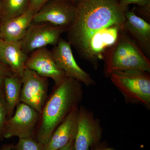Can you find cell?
Here are the masks:
<instances>
[{
    "label": "cell",
    "mask_w": 150,
    "mask_h": 150,
    "mask_svg": "<svg viewBox=\"0 0 150 150\" xmlns=\"http://www.w3.org/2000/svg\"><path fill=\"white\" fill-rule=\"evenodd\" d=\"M76 6L74 22L67 31L68 41L79 51L100 30L114 25H123L127 10L118 0H81Z\"/></svg>",
    "instance_id": "6da1fadb"
},
{
    "label": "cell",
    "mask_w": 150,
    "mask_h": 150,
    "mask_svg": "<svg viewBox=\"0 0 150 150\" xmlns=\"http://www.w3.org/2000/svg\"><path fill=\"white\" fill-rule=\"evenodd\" d=\"M83 97L81 83L72 78L67 77L54 86L40 113L33 139L46 144L59 124L79 107Z\"/></svg>",
    "instance_id": "7a4b0ae2"
},
{
    "label": "cell",
    "mask_w": 150,
    "mask_h": 150,
    "mask_svg": "<svg viewBox=\"0 0 150 150\" xmlns=\"http://www.w3.org/2000/svg\"><path fill=\"white\" fill-rule=\"evenodd\" d=\"M104 74L109 77L115 71L135 69L150 73V62L142 49L121 28L115 43L105 53Z\"/></svg>",
    "instance_id": "3957f363"
},
{
    "label": "cell",
    "mask_w": 150,
    "mask_h": 150,
    "mask_svg": "<svg viewBox=\"0 0 150 150\" xmlns=\"http://www.w3.org/2000/svg\"><path fill=\"white\" fill-rule=\"evenodd\" d=\"M150 73L141 70L115 71L110 80L127 102L150 108Z\"/></svg>",
    "instance_id": "277c9868"
},
{
    "label": "cell",
    "mask_w": 150,
    "mask_h": 150,
    "mask_svg": "<svg viewBox=\"0 0 150 150\" xmlns=\"http://www.w3.org/2000/svg\"><path fill=\"white\" fill-rule=\"evenodd\" d=\"M76 13L77 6L71 0H49L34 15L32 23H48L69 29Z\"/></svg>",
    "instance_id": "5b68a950"
},
{
    "label": "cell",
    "mask_w": 150,
    "mask_h": 150,
    "mask_svg": "<svg viewBox=\"0 0 150 150\" xmlns=\"http://www.w3.org/2000/svg\"><path fill=\"white\" fill-rule=\"evenodd\" d=\"M40 114L28 105L20 102L13 115L7 120L4 131V139L33 138Z\"/></svg>",
    "instance_id": "8992f818"
},
{
    "label": "cell",
    "mask_w": 150,
    "mask_h": 150,
    "mask_svg": "<svg viewBox=\"0 0 150 150\" xmlns=\"http://www.w3.org/2000/svg\"><path fill=\"white\" fill-rule=\"evenodd\" d=\"M67 28L48 23H32L19 43L25 54H28L38 49L49 45H56Z\"/></svg>",
    "instance_id": "52a82bcc"
},
{
    "label": "cell",
    "mask_w": 150,
    "mask_h": 150,
    "mask_svg": "<svg viewBox=\"0 0 150 150\" xmlns=\"http://www.w3.org/2000/svg\"><path fill=\"white\" fill-rule=\"evenodd\" d=\"M48 79L25 68L22 77L20 102L33 108L39 114L48 98Z\"/></svg>",
    "instance_id": "ba28073f"
},
{
    "label": "cell",
    "mask_w": 150,
    "mask_h": 150,
    "mask_svg": "<svg viewBox=\"0 0 150 150\" xmlns=\"http://www.w3.org/2000/svg\"><path fill=\"white\" fill-rule=\"evenodd\" d=\"M103 130L99 120L87 108L79 107L78 131L75 150H90L100 143Z\"/></svg>",
    "instance_id": "9c48e42d"
},
{
    "label": "cell",
    "mask_w": 150,
    "mask_h": 150,
    "mask_svg": "<svg viewBox=\"0 0 150 150\" xmlns=\"http://www.w3.org/2000/svg\"><path fill=\"white\" fill-rule=\"evenodd\" d=\"M123 25H114L96 33L79 52L96 67L98 62L104 59L106 52L115 43Z\"/></svg>",
    "instance_id": "30bf717a"
},
{
    "label": "cell",
    "mask_w": 150,
    "mask_h": 150,
    "mask_svg": "<svg viewBox=\"0 0 150 150\" xmlns=\"http://www.w3.org/2000/svg\"><path fill=\"white\" fill-rule=\"evenodd\" d=\"M51 52L57 65L64 71L67 77L74 79L87 86L95 84L91 76L76 62L69 41L61 38Z\"/></svg>",
    "instance_id": "8fae6325"
},
{
    "label": "cell",
    "mask_w": 150,
    "mask_h": 150,
    "mask_svg": "<svg viewBox=\"0 0 150 150\" xmlns=\"http://www.w3.org/2000/svg\"><path fill=\"white\" fill-rule=\"evenodd\" d=\"M25 68L34 71L43 77L51 78L55 85H58L65 80L67 75L54 60L51 51L46 47L33 51L28 56Z\"/></svg>",
    "instance_id": "7c38bea8"
},
{
    "label": "cell",
    "mask_w": 150,
    "mask_h": 150,
    "mask_svg": "<svg viewBox=\"0 0 150 150\" xmlns=\"http://www.w3.org/2000/svg\"><path fill=\"white\" fill-rule=\"evenodd\" d=\"M123 28L142 49L146 56L150 55V24L129 9L125 14Z\"/></svg>",
    "instance_id": "4fadbf2b"
},
{
    "label": "cell",
    "mask_w": 150,
    "mask_h": 150,
    "mask_svg": "<svg viewBox=\"0 0 150 150\" xmlns=\"http://www.w3.org/2000/svg\"><path fill=\"white\" fill-rule=\"evenodd\" d=\"M79 107L65 118L55 129L43 150H58L75 140L78 131Z\"/></svg>",
    "instance_id": "5bb4252c"
},
{
    "label": "cell",
    "mask_w": 150,
    "mask_h": 150,
    "mask_svg": "<svg viewBox=\"0 0 150 150\" xmlns=\"http://www.w3.org/2000/svg\"><path fill=\"white\" fill-rule=\"evenodd\" d=\"M28 57L19 42L0 39V61L7 66L14 74L23 77Z\"/></svg>",
    "instance_id": "9a60e30c"
},
{
    "label": "cell",
    "mask_w": 150,
    "mask_h": 150,
    "mask_svg": "<svg viewBox=\"0 0 150 150\" xmlns=\"http://www.w3.org/2000/svg\"><path fill=\"white\" fill-rule=\"evenodd\" d=\"M35 12L28 8L19 16L0 23V39L8 42H19L32 23Z\"/></svg>",
    "instance_id": "2e32d148"
},
{
    "label": "cell",
    "mask_w": 150,
    "mask_h": 150,
    "mask_svg": "<svg viewBox=\"0 0 150 150\" xmlns=\"http://www.w3.org/2000/svg\"><path fill=\"white\" fill-rule=\"evenodd\" d=\"M22 86V78L14 74L4 78V93L7 120L14 113L17 105L20 102L21 93Z\"/></svg>",
    "instance_id": "e0dca14e"
},
{
    "label": "cell",
    "mask_w": 150,
    "mask_h": 150,
    "mask_svg": "<svg viewBox=\"0 0 150 150\" xmlns=\"http://www.w3.org/2000/svg\"><path fill=\"white\" fill-rule=\"evenodd\" d=\"M29 7V0H2L0 23L25 13Z\"/></svg>",
    "instance_id": "ac0fdd59"
},
{
    "label": "cell",
    "mask_w": 150,
    "mask_h": 150,
    "mask_svg": "<svg viewBox=\"0 0 150 150\" xmlns=\"http://www.w3.org/2000/svg\"><path fill=\"white\" fill-rule=\"evenodd\" d=\"M12 150H43V144L33 138L19 139L16 144H14Z\"/></svg>",
    "instance_id": "d6986e66"
},
{
    "label": "cell",
    "mask_w": 150,
    "mask_h": 150,
    "mask_svg": "<svg viewBox=\"0 0 150 150\" xmlns=\"http://www.w3.org/2000/svg\"><path fill=\"white\" fill-rule=\"evenodd\" d=\"M7 120V112L4 96L0 97V141L4 139V131Z\"/></svg>",
    "instance_id": "ffe728a7"
},
{
    "label": "cell",
    "mask_w": 150,
    "mask_h": 150,
    "mask_svg": "<svg viewBox=\"0 0 150 150\" xmlns=\"http://www.w3.org/2000/svg\"><path fill=\"white\" fill-rule=\"evenodd\" d=\"M132 10L134 13L139 16H142V18L150 20V2L142 6L134 7Z\"/></svg>",
    "instance_id": "44dd1931"
},
{
    "label": "cell",
    "mask_w": 150,
    "mask_h": 150,
    "mask_svg": "<svg viewBox=\"0 0 150 150\" xmlns=\"http://www.w3.org/2000/svg\"><path fill=\"white\" fill-rule=\"evenodd\" d=\"M13 74L10 69L0 61V88L4 90V78Z\"/></svg>",
    "instance_id": "7402d4cb"
},
{
    "label": "cell",
    "mask_w": 150,
    "mask_h": 150,
    "mask_svg": "<svg viewBox=\"0 0 150 150\" xmlns=\"http://www.w3.org/2000/svg\"><path fill=\"white\" fill-rule=\"evenodd\" d=\"M121 6L125 9H129L130 4H134L138 6H142L150 2V0H118Z\"/></svg>",
    "instance_id": "603a6c76"
},
{
    "label": "cell",
    "mask_w": 150,
    "mask_h": 150,
    "mask_svg": "<svg viewBox=\"0 0 150 150\" xmlns=\"http://www.w3.org/2000/svg\"><path fill=\"white\" fill-rule=\"evenodd\" d=\"M49 0H29V8L37 13L39 10Z\"/></svg>",
    "instance_id": "cb8c5ba5"
},
{
    "label": "cell",
    "mask_w": 150,
    "mask_h": 150,
    "mask_svg": "<svg viewBox=\"0 0 150 150\" xmlns=\"http://www.w3.org/2000/svg\"><path fill=\"white\" fill-rule=\"evenodd\" d=\"M74 141H72L64 147L58 150H75Z\"/></svg>",
    "instance_id": "d4e9b609"
},
{
    "label": "cell",
    "mask_w": 150,
    "mask_h": 150,
    "mask_svg": "<svg viewBox=\"0 0 150 150\" xmlns=\"http://www.w3.org/2000/svg\"><path fill=\"white\" fill-rule=\"evenodd\" d=\"M13 145V143L4 144L1 146L0 150H12Z\"/></svg>",
    "instance_id": "484cf974"
},
{
    "label": "cell",
    "mask_w": 150,
    "mask_h": 150,
    "mask_svg": "<svg viewBox=\"0 0 150 150\" xmlns=\"http://www.w3.org/2000/svg\"><path fill=\"white\" fill-rule=\"evenodd\" d=\"M105 144L104 143H101L100 142L99 144L93 147L92 148H91L90 150H100L102 149V147Z\"/></svg>",
    "instance_id": "4316f807"
},
{
    "label": "cell",
    "mask_w": 150,
    "mask_h": 150,
    "mask_svg": "<svg viewBox=\"0 0 150 150\" xmlns=\"http://www.w3.org/2000/svg\"><path fill=\"white\" fill-rule=\"evenodd\" d=\"M100 150H114L111 148H108L105 146V144H104L103 146L102 147V149Z\"/></svg>",
    "instance_id": "83f0119b"
},
{
    "label": "cell",
    "mask_w": 150,
    "mask_h": 150,
    "mask_svg": "<svg viewBox=\"0 0 150 150\" xmlns=\"http://www.w3.org/2000/svg\"><path fill=\"white\" fill-rule=\"evenodd\" d=\"M81 1V0H71V1L72 2L73 4L76 6Z\"/></svg>",
    "instance_id": "f1b7e54d"
},
{
    "label": "cell",
    "mask_w": 150,
    "mask_h": 150,
    "mask_svg": "<svg viewBox=\"0 0 150 150\" xmlns=\"http://www.w3.org/2000/svg\"><path fill=\"white\" fill-rule=\"evenodd\" d=\"M4 96V90L0 88V97Z\"/></svg>",
    "instance_id": "f546056e"
},
{
    "label": "cell",
    "mask_w": 150,
    "mask_h": 150,
    "mask_svg": "<svg viewBox=\"0 0 150 150\" xmlns=\"http://www.w3.org/2000/svg\"><path fill=\"white\" fill-rule=\"evenodd\" d=\"M2 0H0V16H1V5Z\"/></svg>",
    "instance_id": "4dcf8cb0"
}]
</instances>
